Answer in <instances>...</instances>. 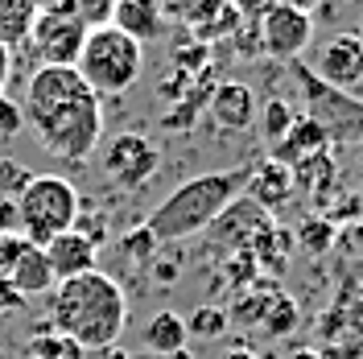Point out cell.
<instances>
[{"mask_svg":"<svg viewBox=\"0 0 363 359\" xmlns=\"http://www.w3.org/2000/svg\"><path fill=\"white\" fill-rule=\"evenodd\" d=\"M21 116L45 153L62 165H83L99 149L104 112L99 95L74 67H38L25 83Z\"/></svg>","mask_w":363,"mask_h":359,"instance_id":"obj_1","label":"cell"},{"mask_svg":"<svg viewBox=\"0 0 363 359\" xmlns=\"http://www.w3.org/2000/svg\"><path fill=\"white\" fill-rule=\"evenodd\" d=\"M50 322L79 351H108L128 326V297L112 272L91 269L50 289Z\"/></svg>","mask_w":363,"mask_h":359,"instance_id":"obj_2","label":"cell"},{"mask_svg":"<svg viewBox=\"0 0 363 359\" xmlns=\"http://www.w3.org/2000/svg\"><path fill=\"white\" fill-rule=\"evenodd\" d=\"M252 165H235V170H215V174H199V178L182 182L178 190H169L165 199L149 211V236L157 244H178L190 240L223 215L231 202L248 190Z\"/></svg>","mask_w":363,"mask_h":359,"instance_id":"obj_3","label":"cell"},{"mask_svg":"<svg viewBox=\"0 0 363 359\" xmlns=\"http://www.w3.org/2000/svg\"><path fill=\"white\" fill-rule=\"evenodd\" d=\"M140 67H145V45L133 42L128 33H120L116 25L87 29L83 50H79V58H74L79 79H83L99 99H120V95L140 79Z\"/></svg>","mask_w":363,"mask_h":359,"instance_id":"obj_4","label":"cell"},{"mask_svg":"<svg viewBox=\"0 0 363 359\" xmlns=\"http://www.w3.org/2000/svg\"><path fill=\"white\" fill-rule=\"evenodd\" d=\"M13 202H17V231L38 248H45L54 236L70 231L79 211H83L74 182L62 178V174H33Z\"/></svg>","mask_w":363,"mask_h":359,"instance_id":"obj_5","label":"cell"},{"mask_svg":"<svg viewBox=\"0 0 363 359\" xmlns=\"http://www.w3.org/2000/svg\"><path fill=\"white\" fill-rule=\"evenodd\" d=\"M289 67H294V83H297L301 104H306V116L326 133V140H330V145L363 140V99L359 95L322 83L306 62H289Z\"/></svg>","mask_w":363,"mask_h":359,"instance_id":"obj_6","label":"cell"},{"mask_svg":"<svg viewBox=\"0 0 363 359\" xmlns=\"http://www.w3.org/2000/svg\"><path fill=\"white\" fill-rule=\"evenodd\" d=\"M157 145L149 140V136L140 133H116L108 145H104V174L112 186H124V190H136V186H145V182L153 178V170H157Z\"/></svg>","mask_w":363,"mask_h":359,"instance_id":"obj_7","label":"cell"},{"mask_svg":"<svg viewBox=\"0 0 363 359\" xmlns=\"http://www.w3.org/2000/svg\"><path fill=\"white\" fill-rule=\"evenodd\" d=\"M83 38H87V29L70 13H38L25 45L33 50V58L42 67H74V58L83 50Z\"/></svg>","mask_w":363,"mask_h":359,"instance_id":"obj_8","label":"cell"},{"mask_svg":"<svg viewBox=\"0 0 363 359\" xmlns=\"http://www.w3.org/2000/svg\"><path fill=\"white\" fill-rule=\"evenodd\" d=\"M260 42L272 58L281 62H301V54L314 42V17L285 9V4H269L260 13Z\"/></svg>","mask_w":363,"mask_h":359,"instance_id":"obj_9","label":"cell"},{"mask_svg":"<svg viewBox=\"0 0 363 359\" xmlns=\"http://www.w3.org/2000/svg\"><path fill=\"white\" fill-rule=\"evenodd\" d=\"M322 83H330V87L339 91H355L363 83V38L359 33H335V38H326V42L314 50V62H310Z\"/></svg>","mask_w":363,"mask_h":359,"instance_id":"obj_10","label":"cell"},{"mask_svg":"<svg viewBox=\"0 0 363 359\" xmlns=\"http://www.w3.org/2000/svg\"><path fill=\"white\" fill-rule=\"evenodd\" d=\"M206 112H211V120H215L219 128H227V133H244V128L256 124V95H252L248 83L223 79L219 87L211 91Z\"/></svg>","mask_w":363,"mask_h":359,"instance_id":"obj_11","label":"cell"},{"mask_svg":"<svg viewBox=\"0 0 363 359\" xmlns=\"http://www.w3.org/2000/svg\"><path fill=\"white\" fill-rule=\"evenodd\" d=\"M269 223H272L269 211H260L252 199H244V194H240V199L231 202V206H227V211L211 227H215V240H219V244L235 248V252H248L252 240H256V236H260Z\"/></svg>","mask_w":363,"mask_h":359,"instance_id":"obj_12","label":"cell"},{"mask_svg":"<svg viewBox=\"0 0 363 359\" xmlns=\"http://www.w3.org/2000/svg\"><path fill=\"white\" fill-rule=\"evenodd\" d=\"M42 252H45V260H50V269H54L58 281H70V277H83V272L99 269V265H95V260H99V248L91 244L87 236H79L74 227L62 231V236H54Z\"/></svg>","mask_w":363,"mask_h":359,"instance_id":"obj_13","label":"cell"},{"mask_svg":"<svg viewBox=\"0 0 363 359\" xmlns=\"http://www.w3.org/2000/svg\"><path fill=\"white\" fill-rule=\"evenodd\" d=\"M294 170L285 165V161H260V165H252V178H248V199L260 206V211H281L289 194H294Z\"/></svg>","mask_w":363,"mask_h":359,"instance_id":"obj_14","label":"cell"},{"mask_svg":"<svg viewBox=\"0 0 363 359\" xmlns=\"http://www.w3.org/2000/svg\"><path fill=\"white\" fill-rule=\"evenodd\" d=\"M112 25L140 45L157 42L161 33H165V9H161L157 0H116Z\"/></svg>","mask_w":363,"mask_h":359,"instance_id":"obj_15","label":"cell"},{"mask_svg":"<svg viewBox=\"0 0 363 359\" xmlns=\"http://www.w3.org/2000/svg\"><path fill=\"white\" fill-rule=\"evenodd\" d=\"M4 281L21 293V297H42V293H50L58 285V277H54V269H50V260H45V252L38 244L25 248L21 260L13 265V272H9Z\"/></svg>","mask_w":363,"mask_h":359,"instance_id":"obj_16","label":"cell"},{"mask_svg":"<svg viewBox=\"0 0 363 359\" xmlns=\"http://www.w3.org/2000/svg\"><path fill=\"white\" fill-rule=\"evenodd\" d=\"M322 149H330V140H326V133L318 128L310 116H297L294 128L285 133V140L272 149V158L285 161V165H297L301 158H310V153H322Z\"/></svg>","mask_w":363,"mask_h":359,"instance_id":"obj_17","label":"cell"},{"mask_svg":"<svg viewBox=\"0 0 363 359\" xmlns=\"http://www.w3.org/2000/svg\"><path fill=\"white\" fill-rule=\"evenodd\" d=\"M38 13H42L38 0H0V45H9V50L25 45Z\"/></svg>","mask_w":363,"mask_h":359,"instance_id":"obj_18","label":"cell"},{"mask_svg":"<svg viewBox=\"0 0 363 359\" xmlns=\"http://www.w3.org/2000/svg\"><path fill=\"white\" fill-rule=\"evenodd\" d=\"M145 347L157 351V355H174L186 347V322L178 310H157L145 326Z\"/></svg>","mask_w":363,"mask_h":359,"instance_id":"obj_19","label":"cell"},{"mask_svg":"<svg viewBox=\"0 0 363 359\" xmlns=\"http://www.w3.org/2000/svg\"><path fill=\"white\" fill-rule=\"evenodd\" d=\"M289 170H294V186L310 190V194H326V190L335 186V178H339V165L330 158V149L310 153V158H301L297 165H289Z\"/></svg>","mask_w":363,"mask_h":359,"instance_id":"obj_20","label":"cell"},{"mask_svg":"<svg viewBox=\"0 0 363 359\" xmlns=\"http://www.w3.org/2000/svg\"><path fill=\"white\" fill-rule=\"evenodd\" d=\"M294 120H297L294 104H289V99H281V95H272V99H264V108L256 112V133H260L264 145L277 149V145L285 140V133L294 128Z\"/></svg>","mask_w":363,"mask_h":359,"instance_id":"obj_21","label":"cell"},{"mask_svg":"<svg viewBox=\"0 0 363 359\" xmlns=\"http://www.w3.org/2000/svg\"><path fill=\"white\" fill-rule=\"evenodd\" d=\"M182 322H186V338L215 343V338H219L227 326H231V314H227L223 306H199V310H190Z\"/></svg>","mask_w":363,"mask_h":359,"instance_id":"obj_22","label":"cell"},{"mask_svg":"<svg viewBox=\"0 0 363 359\" xmlns=\"http://www.w3.org/2000/svg\"><path fill=\"white\" fill-rule=\"evenodd\" d=\"M260 326H264V335L269 338H285L289 331L297 326V306L289 297H281V293H272L269 310L260 314Z\"/></svg>","mask_w":363,"mask_h":359,"instance_id":"obj_23","label":"cell"},{"mask_svg":"<svg viewBox=\"0 0 363 359\" xmlns=\"http://www.w3.org/2000/svg\"><path fill=\"white\" fill-rule=\"evenodd\" d=\"M25 359H83V351H79L70 338H62L58 331H54V335L29 338V347H25Z\"/></svg>","mask_w":363,"mask_h":359,"instance_id":"obj_24","label":"cell"},{"mask_svg":"<svg viewBox=\"0 0 363 359\" xmlns=\"http://www.w3.org/2000/svg\"><path fill=\"white\" fill-rule=\"evenodd\" d=\"M112 13H116V0H74V4H70V17L83 25V29H104V25H112Z\"/></svg>","mask_w":363,"mask_h":359,"instance_id":"obj_25","label":"cell"},{"mask_svg":"<svg viewBox=\"0 0 363 359\" xmlns=\"http://www.w3.org/2000/svg\"><path fill=\"white\" fill-rule=\"evenodd\" d=\"M120 256H128V260H136V265H153V260H157V240L149 236V227L128 231V236L120 240Z\"/></svg>","mask_w":363,"mask_h":359,"instance_id":"obj_26","label":"cell"},{"mask_svg":"<svg viewBox=\"0 0 363 359\" xmlns=\"http://www.w3.org/2000/svg\"><path fill=\"white\" fill-rule=\"evenodd\" d=\"M25 248H29V240H25L21 231H0V281L13 272V265L21 260Z\"/></svg>","mask_w":363,"mask_h":359,"instance_id":"obj_27","label":"cell"},{"mask_svg":"<svg viewBox=\"0 0 363 359\" xmlns=\"http://www.w3.org/2000/svg\"><path fill=\"white\" fill-rule=\"evenodd\" d=\"M29 178H33V174H29L25 165H17V161H0V194H13V199H17Z\"/></svg>","mask_w":363,"mask_h":359,"instance_id":"obj_28","label":"cell"},{"mask_svg":"<svg viewBox=\"0 0 363 359\" xmlns=\"http://www.w3.org/2000/svg\"><path fill=\"white\" fill-rule=\"evenodd\" d=\"M21 124H25V116H21V104H13L9 95L0 99V136L9 140V136H17L21 133Z\"/></svg>","mask_w":363,"mask_h":359,"instance_id":"obj_29","label":"cell"},{"mask_svg":"<svg viewBox=\"0 0 363 359\" xmlns=\"http://www.w3.org/2000/svg\"><path fill=\"white\" fill-rule=\"evenodd\" d=\"M330 236H335V231H330V223H314V219H310V223H306V231H301V240H306V248H310V252H322V248L330 244Z\"/></svg>","mask_w":363,"mask_h":359,"instance_id":"obj_30","label":"cell"},{"mask_svg":"<svg viewBox=\"0 0 363 359\" xmlns=\"http://www.w3.org/2000/svg\"><path fill=\"white\" fill-rule=\"evenodd\" d=\"M21 293L13 289V285H9V281H0V314H17V310H21Z\"/></svg>","mask_w":363,"mask_h":359,"instance_id":"obj_31","label":"cell"},{"mask_svg":"<svg viewBox=\"0 0 363 359\" xmlns=\"http://www.w3.org/2000/svg\"><path fill=\"white\" fill-rule=\"evenodd\" d=\"M9 74H13V50L0 45V99H4V87H9Z\"/></svg>","mask_w":363,"mask_h":359,"instance_id":"obj_32","label":"cell"},{"mask_svg":"<svg viewBox=\"0 0 363 359\" xmlns=\"http://www.w3.org/2000/svg\"><path fill=\"white\" fill-rule=\"evenodd\" d=\"M277 4H285V9H297V13H306V17H314L318 9H322V0H277Z\"/></svg>","mask_w":363,"mask_h":359,"instance_id":"obj_33","label":"cell"},{"mask_svg":"<svg viewBox=\"0 0 363 359\" xmlns=\"http://www.w3.org/2000/svg\"><path fill=\"white\" fill-rule=\"evenodd\" d=\"M70 4H74V0H38L42 13H70Z\"/></svg>","mask_w":363,"mask_h":359,"instance_id":"obj_34","label":"cell"},{"mask_svg":"<svg viewBox=\"0 0 363 359\" xmlns=\"http://www.w3.org/2000/svg\"><path fill=\"white\" fill-rule=\"evenodd\" d=\"M219 359H256V355H252V347H227Z\"/></svg>","mask_w":363,"mask_h":359,"instance_id":"obj_35","label":"cell"},{"mask_svg":"<svg viewBox=\"0 0 363 359\" xmlns=\"http://www.w3.org/2000/svg\"><path fill=\"white\" fill-rule=\"evenodd\" d=\"M285 359H322V355H318V351H310V347H294Z\"/></svg>","mask_w":363,"mask_h":359,"instance_id":"obj_36","label":"cell"},{"mask_svg":"<svg viewBox=\"0 0 363 359\" xmlns=\"http://www.w3.org/2000/svg\"><path fill=\"white\" fill-rule=\"evenodd\" d=\"M165 359H194V355H190V351L182 347V351H174V355H165Z\"/></svg>","mask_w":363,"mask_h":359,"instance_id":"obj_37","label":"cell"},{"mask_svg":"<svg viewBox=\"0 0 363 359\" xmlns=\"http://www.w3.org/2000/svg\"><path fill=\"white\" fill-rule=\"evenodd\" d=\"M359 161H363V140H359Z\"/></svg>","mask_w":363,"mask_h":359,"instance_id":"obj_38","label":"cell"},{"mask_svg":"<svg viewBox=\"0 0 363 359\" xmlns=\"http://www.w3.org/2000/svg\"><path fill=\"white\" fill-rule=\"evenodd\" d=\"M322 4H339V0H322Z\"/></svg>","mask_w":363,"mask_h":359,"instance_id":"obj_39","label":"cell"},{"mask_svg":"<svg viewBox=\"0 0 363 359\" xmlns=\"http://www.w3.org/2000/svg\"><path fill=\"white\" fill-rule=\"evenodd\" d=\"M359 38H363V29H359Z\"/></svg>","mask_w":363,"mask_h":359,"instance_id":"obj_40","label":"cell"}]
</instances>
